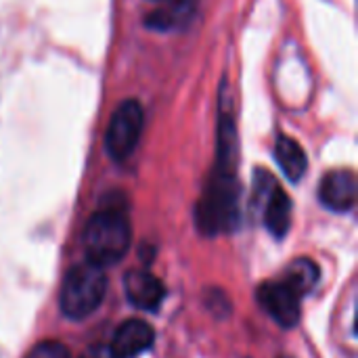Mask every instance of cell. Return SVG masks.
Segmentation results:
<instances>
[{"mask_svg":"<svg viewBox=\"0 0 358 358\" xmlns=\"http://www.w3.org/2000/svg\"><path fill=\"white\" fill-rule=\"evenodd\" d=\"M237 138L229 115L220 120L218 166L197 206V224L206 235L227 233L239 224V185L235 178Z\"/></svg>","mask_w":358,"mask_h":358,"instance_id":"6da1fadb","label":"cell"},{"mask_svg":"<svg viewBox=\"0 0 358 358\" xmlns=\"http://www.w3.org/2000/svg\"><path fill=\"white\" fill-rule=\"evenodd\" d=\"M130 222L124 212L107 208L96 212L84 229V250L88 262L96 266L115 264L130 248Z\"/></svg>","mask_w":358,"mask_h":358,"instance_id":"7a4b0ae2","label":"cell"},{"mask_svg":"<svg viewBox=\"0 0 358 358\" xmlns=\"http://www.w3.org/2000/svg\"><path fill=\"white\" fill-rule=\"evenodd\" d=\"M105 273L103 266L92 262L78 264L71 268L61 287V310L69 319H84L96 310L105 296Z\"/></svg>","mask_w":358,"mask_h":358,"instance_id":"3957f363","label":"cell"},{"mask_svg":"<svg viewBox=\"0 0 358 358\" xmlns=\"http://www.w3.org/2000/svg\"><path fill=\"white\" fill-rule=\"evenodd\" d=\"M143 105L136 99L120 103L105 130V149L111 155V159L126 162L134 153L143 134Z\"/></svg>","mask_w":358,"mask_h":358,"instance_id":"277c9868","label":"cell"},{"mask_svg":"<svg viewBox=\"0 0 358 358\" xmlns=\"http://www.w3.org/2000/svg\"><path fill=\"white\" fill-rule=\"evenodd\" d=\"M258 300L264 310L285 329L300 321V296L285 281H268L258 289Z\"/></svg>","mask_w":358,"mask_h":358,"instance_id":"5b68a950","label":"cell"},{"mask_svg":"<svg viewBox=\"0 0 358 358\" xmlns=\"http://www.w3.org/2000/svg\"><path fill=\"white\" fill-rule=\"evenodd\" d=\"M319 199L334 212H348L357 201V178L350 170H334L319 185Z\"/></svg>","mask_w":358,"mask_h":358,"instance_id":"8992f818","label":"cell"},{"mask_svg":"<svg viewBox=\"0 0 358 358\" xmlns=\"http://www.w3.org/2000/svg\"><path fill=\"white\" fill-rule=\"evenodd\" d=\"M128 300L141 310H157L166 298L164 283L147 271H130L124 279Z\"/></svg>","mask_w":358,"mask_h":358,"instance_id":"52a82bcc","label":"cell"},{"mask_svg":"<svg viewBox=\"0 0 358 358\" xmlns=\"http://www.w3.org/2000/svg\"><path fill=\"white\" fill-rule=\"evenodd\" d=\"M153 338L155 334L145 321L128 319L117 327L113 336V344L109 348L117 358H134L151 348Z\"/></svg>","mask_w":358,"mask_h":358,"instance_id":"ba28073f","label":"cell"},{"mask_svg":"<svg viewBox=\"0 0 358 358\" xmlns=\"http://www.w3.org/2000/svg\"><path fill=\"white\" fill-rule=\"evenodd\" d=\"M262 212H264V224L271 231V235L283 237L292 222V201L277 182L264 197Z\"/></svg>","mask_w":358,"mask_h":358,"instance_id":"9c48e42d","label":"cell"},{"mask_svg":"<svg viewBox=\"0 0 358 358\" xmlns=\"http://www.w3.org/2000/svg\"><path fill=\"white\" fill-rule=\"evenodd\" d=\"M275 157H277V164L281 166L283 174L298 182L306 168H308V159H306V153L302 149V145L289 136H279L277 138V145H275Z\"/></svg>","mask_w":358,"mask_h":358,"instance_id":"30bf717a","label":"cell"},{"mask_svg":"<svg viewBox=\"0 0 358 358\" xmlns=\"http://www.w3.org/2000/svg\"><path fill=\"white\" fill-rule=\"evenodd\" d=\"M193 15V0H170L159 10H153L147 19V25L159 31H170L187 23Z\"/></svg>","mask_w":358,"mask_h":358,"instance_id":"8fae6325","label":"cell"},{"mask_svg":"<svg viewBox=\"0 0 358 358\" xmlns=\"http://www.w3.org/2000/svg\"><path fill=\"white\" fill-rule=\"evenodd\" d=\"M319 277H321L319 266L308 258H300L287 268L285 283L302 298V296H306V294H310L315 289V285L319 283Z\"/></svg>","mask_w":358,"mask_h":358,"instance_id":"7c38bea8","label":"cell"},{"mask_svg":"<svg viewBox=\"0 0 358 358\" xmlns=\"http://www.w3.org/2000/svg\"><path fill=\"white\" fill-rule=\"evenodd\" d=\"M25 358H69V352L63 344L44 342V344H38Z\"/></svg>","mask_w":358,"mask_h":358,"instance_id":"4fadbf2b","label":"cell"},{"mask_svg":"<svg viewBox=\"0 0 358 358\" xmlns=\"http://www.w3.org/2000/svg\"><path fill=\"white\" fill-rule=\"evenodd\" d=\"M80 358H117L113 352H111V348H107V346H94V348H88L84 355Z\"/></svg>","mask_w":358,"mask_h":358,"instance_id":"5bb4252c","label":"cell"}]
</instances>
